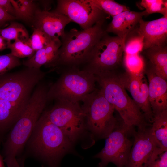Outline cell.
Returning <instances> with one entry per match:
<instances>
[{"label": "cell", "mask_w": 167, "mask_h": 167, "mask_svg": "<svg viewBox=\"0 0 167 167\" xmlns=\"http://www.w3.org/2000/svg\"><path fill=\"white\" fill-rule=\"evenodd\" d=\"M45 75L40 69L26 67L0 76V134L6 133L19 118Z\"/></svg>", "instance_id": "cell-1"}, {"label": "cell", "mask_w": 167, "mask_h": 167, "mask_svg": "<svg viewBox=\"0 0 167 167\" xmlns=\"http://www.w3.org/2000/svg\"><path fill=\"white\" fill-rule=\"evenodd\" d=\"M48 89L42 84L34 88L27 106L3 144L2 156L7 167H22L16 159L30 135L48 101Z\"/></svg>", "instance_id": "cell-2"}, {"label": "cell", "mask_w": 167, "mask_h": 167, "mask_svg": "<svg viewBox=\"0 0 167 167\" xmlns=\"http://www.w3.org/2000/svg\"><path fill=\"white\" fill-rule=\"evenodd\" d=\"M106 19H103L91 28L79 31L73 28L65 32L61 39V45L58 51L56 66H76L85 64L95 46L107 33L104 27Z\"/></svg>", "instance_id": "cell-3"}, {"label": "cell", "mask_w": 167, "mask_h": 167, "mask_svg": "<svg viewBox=\"0 0 167 167\" xmlns=\"http://www.w3.org/2000/svg\"><path fill=\"white\" fill-rule=\"evenodd\" d=\"M31 145L36 155L50 167H57L72 142L44 113L33 129Z\"/></svg>", "instance_id": "cell-4"}, {"label": "cell", "mask_w": 167, "mask_h": 167, "mask_svg": "<svg viewBox=\"0 0 167 167\" xmlns=\"http://www.w3.org/2000/svg\"><path fill=\"white\" fill-rule=\"evenodd\" d=\"M101 92L119 114L125 126L131 127L143 125V115L139 107L127 94L119 75L115 71L95 75Z\"/></svg>", "instance_id": "cell-5"}, {"label": "cell", "mask_w": 167, "mask_h": 167, "mask_svg": "<svg viewBox=\"0 0 167 167\" xmlns=\"http://www.w3.org/2000/svg\"><path fill=\"white\" fill-rule=\"evenodd\" d=\"M49 89L48 101L53 100L79 102L96 89L95 75L76 66L70 67Z\"/></svg>", "instance_id": "cell-6"}, {"label": "cell", "mask_w": 167, "mask_h": 167, "mask_svg": "<svg viewBox=\"0 0 167 167\" xmlns=\"http://www.w3.org/2000/svg\"><path fill=\"white\" fill-rule=\"evenodd\" d=\"M82 109L86 128L96 136L106 138L118 126L113 113L115 109L105 98L100 90L95 89L85 96Z\"/></svg>", "instance_id": "cell-7"}, {"label": "cell", "mask_w": 167, "mask_h": 167, "mask_svg": "<svg viewBox=\"0 0 167 167\" xmlns=\"http://www.w3.org/2000/svg\"><path fill=\"white\" fill-rule=\"evenodd\" d=\"M125 39L107 34L93 49L84 69L94 75L114 71L121 65Z\"/></svg>", "instance_id": "cell-8"}, {"label": "cell", "mask_w": 167, "mask_h": 167, "mask_svg": "<svg viewBox=\"0 0 167 167\" xmlns=\"http://www.w3.org/2000/svg\"><path fill=\"white\" fill-rule=\"evenodd\" d=\"M44 113L73 143L86 128L84 114L79 102L57 101L51 109Z\"/></svg>", "instance_id": "cell-9"}, {"label": "cell", "mask_w": 167, "mask_h": 167, "mask_svg": "<svg viewBox=\"0 0 167 167\" xmlns=\"http://www.w3.org/2000/svg\"><path fill=\"white\" fill-rule=\"evenodd\" d=\"M131 127L124 125L118 126L106 138L105 146L94 157L100 159L98 167H106L110 162L117 167L126 166L128 160L132 143L127 137Z\"/></svg>", "instance_id": "cell-10"}, {"label": "cell", "mask_w": 167, "mask_h": 167, "mask_svg": "<svg viewBox=\"0 0 167 167\" xmlns=\"http://www.w3.org/2000/svg\"><path fill=\"white\" fill-rule=\"evenodd\" d=\"M64 15L78 24L82 30L106 19V15L90 0H58L56 8L51 11Z\"/></svg>", "instance_id": "cell-11"}, {"label": "cell", "mask_w": 167, "mask_h": 167, "mask_svg": "<svg viewBox=\"0 0 167 167\" xmlns=\"http://www.w3.org/2000/svg\"><path fill=\"white\" fill-rule=\"evenodd\" d=\"M119 76L125 88L130 92L144 116L152 122L153 115L149 101L148 84L144 73L134 75L126 71Z\"/></svg>", "instance_id": "cell-12"}, {"label": "cell", "mask_w": 167, "mask_h": 167, "mask_svg": "<svg viewBox=\"0 0 167 167\" xmlns=\"http://www.w3.org/2000/svg\"><path fill=\"white\" fill-rule=\"evenodd\" d=\"M138 128L130 152L127 167H147L149 158L157 146L151 135L150 129H146L143 125Z\"/></svg>", "instance_id": "cell-13"}, {"label": "cell", "mask_w": 167, "mask_h": 167, "mask_svg": "<svg viewBox=\"0 0 167 167\" xmlns=\"http://www.w3.org/2000/svg\"><path fill=\"white\" fill-rule=\"evenodd\" d=\"M71 22L64 15L40 9L36 13L32 25L54 40L64 36L65 28Z\"/></svg>", "instance_id": "cell-14"}, {"label": "cell", "mask_w": 167, "mask_h": 167, "mask_svg": "<svg viewBox=\"0 0 167 167\" xmlns=\"http://www.w3.org/2000/svg\"><path fill=\"white\" fill-rule=\"evenodd\" d=\"M138 28L144 36L143 50L154 46L166 45L167 38V17L151 21L141 19Z\"/></svg>", "instance_id": "cell-15"}, {"label": "cell", "mask_w": 167, "mask_h": 167, "mask_svg": "<svg viewBox=\"0 0 167 167\" xmlns=\"http://www.w3.org/2000/svg\"><path fill=\"white\" fill-rule=\"evenodd\" d=\"M149 84V100L153 115L167 110V80L149 68L145 69Z\"/></svg>", "instance_id": "cell-16"}, {"label": "cell", "mask_w": 167, "mask_h": 167, "mask_svg": "<svg viewBox=\"0 0 167 167\" xmlns=\"http://www.w3.org/2000/svg\"><path fill=\"white\" fill-rule=\"evenodd\" d=\"M147 15L145 10L136 12L130 10L122 12L113 17L106 28V32L112 33L125 39L127 35L134 30L143 17Z\"/></svg>", "instance_id": "cell-17"}, {"label": "cell", "mask_w": 167, "mask_h": 167, "mask_svg": "<svg viewBox=\"0 0 167 167\" xmlns=\"http://www.w3.org/2000/svg\"><path fill=\"white\" fill-rule=\"evenodd\" d=\"M61 44L59 39L52 40L46 46L36 51L31 58L23 61V64L26 67L38 69L43 65L49 67H56Z\"/></svg>", "instance_id": "cell-18"}, {"label": "cell", "mask_w": 167, "mask_h": 167, "mask_svg": "<svg viewBox=\"0 0 167 167\" xmlns=\"http://www.w3.org/2000/svg\"><path fill=\"white\" fill-rule=\"evenodd\" d=\"M142 51L149 60L148 68L157 76L167 80V46H152Z\"/></svg>", "instance_id": "cell-19"}, {"label": "cell", "mask_w": 167, "mask_h": 167, "mask_svg": "<svg viewBox=\"0 0 167 167\" xmlns=\"http://www.w3.org/2000/svg\"><path fill=\"white\" fill-rule=\"evenodd\" d=\"M151 135L158 147L167 150V110L153 115Z\"/></svg>", "instance_id": "cell-20"}, {"label": "cell", "mask_w": 167, "mask_h": 167, "mask_svg": "<svg viewBox=\"0 0 167 167\" xmlns=\"http://www.w3.org/2000/svg\"><path fill=\"white\" fill-rule=\"evenodd\" d=\"M15 13V18L32 24L36 12L41 9L33 0H10Z\"/></svg>", "instance_id": "cell-21"}, {"label": "cell", "mask_w": 167, "mask_h": 167, "mask_svg": "<svg viewBox=\"0 0 167 167\" xmlns=\"http://www.w3.org/2000/svg\"><path fill=\"white\" fill-rule=\"evenodd\" d=\"M0 36L7 41L20 40L25 42L29 36L25 28L21 24L12 21L8 26L0 30Z\"/></svg>", "instance_id": "cell-22"}, {"label": "cell", "mask_w": 167, "mask_h": 167, "mask_svg": "<svg viewBox=\"0 0 167 167\" xmlns=\"http://www.w3.org/2000/svg\"><path fill=\"white\" fill-rule=\"evenodd\" d=\"M144 36L135 28L126 36L124 42V53L127 54H139L143 50Z\"/></svg>", "instance_id": "cell-23"}, {"label": "cell", "mask_w": 167, "mask_h": 167, "mask_svg": "<svg viewBox=\"0 0 167 167\" xmlns=\"http://www.w3.org/2000/svg\"><path fill=\"white\" fill-rule=\"evenodd\" d=\"M123 63L126 71L130 74L138 75L144 72L145 62L139 54H130L124 53Z\"/></svg>", "instance_id": "cell-24"}, {"label": "cell", "mask_w": 167, "mask_h": 167, "mask_svg": "<svg viewBox=\"0 0 167 167\" xmlns=\"http://www.w3.org/2000/svg\"><path fill=\"white\" fill-rule=\"evenodd\" d=\"M107 15L112 17L129 10L126 6L112 0H90Z\"/></svg>", "instance_id": "cell-25"}, {"label": "cell", "mask_w": 167, "mask_h": 167, "mask_svg": "<svg viewBox=\"0 0 167 167\" xmlns=\"http://www.w3.org/2000/svg\"><path fill=\"white\" fill-rule=\"evenodd\" d=\"M7 48L9 49L11 53L14 56L19 58L28 57L31 58L36 51L25 42L20 40H16L12 43L8 42Z\"/></svg>", "instance_id": "cell-26"}, {"label": "cell", "mask_w": 167, "mask_h": 167, "mask_svg": "<svg viewBox=\"0 0 167 167\" xmlns=\"http://www.w3.org/2000/svg\"><path fill=\"white\" fill-rule=\"evenodd\" d=\"M33 28V32L27 43L36 51L46 46L52 40L41 30L34 28Z\"/></svg>", "instance_id": "cell-27"}, {"label": "cell", "mask_w": 167, "mask_h": 167, "mask_svg": "<svg viewBox=\"0 0 167 167\" xmlns=\"http://www.w3.org/2000/svg\"><path fill=\"white\" fill-rule=\"evenodd\" d=\"M140 4L145 9L147 15L159 13L167 17V0H142Z\"/></svg>", "instance_id": "cell-28"}, {"label": "cell", "mask_w": 167, "mask_h": 167, "mask_svg": "<svg viewBox=\"0 0 167 167\" xmlns=\"http://www.w3.org/2000/svg\"><path fill=\"white\" fill-rule=\"evenodd\" d=\"M147 167H167V150L156 146L149 158Z\"/></svg>", "instance_id": "cell-29"}, {"label": "cell", "mask_w": 167, "mask_h": 167, "mask_svg": "<svg viewBox=\"0 0 167 167\" xmlns=\"http://www.w3.org/2000/svg\"><path fill=\"white\" fill-rule=\"evenodd\" d=\"M21 64L19 58L14 56L11 53L0 55V76Z\"/></svg>", "instance_id": "cell-30"}, {"label": "cell", "mask_w": 167, "mask_h": 167, "mask_svg": "<svg viewBox=\"0 0 167 167\" xmlns=\"http://www.w3.org/2000/svg\"><path fill=\"white\" fill-rule=\"evenodd\" d=\"M0 7L9 14L15 17V11L10 0H0Z\"/></svg>", "instance_id": "cell-31"}, {"label": "cell", "mask_w": 167, "mask_h": 167, "mask_svg": "<svg viewBox=\"0 0 167 167\" xmlns=\"http://www.w3.org/2000/svg\"><path fill=\"white\" fill-rule=\"evenodd\" d=\"M15 19V17L9 14L0 7V27L8 22L13 21Z\"/></svg>", "instance_id": "cell-32"}, {"label": "cell", "mask_w": 167, "mask_h": 167, "mask_svg": "<svg viewBox=\"0 0 167 167\" xmlns=\"http://www.w3.org/2000/svg\"><path fill=\"white\" fill-rule=\"evenodd\" d=\"M8 41L0 36V51L7 48Z\"/></svg>", "instance_id": "cell-33"}, {"label": "cell", "mask_w": 167, "mask_h": 167, "mask_svg": "<svg viewBox=\"0 0 167 167\" xmlns=\"http://www.w3.org/2000/svg\"><path fill=\"white\" fill-rule=\"evenodd\" d=\"M40 3L43 6L45 9L43 11H48L51 4V1L49 0H40L39 1Z\"/></svg>", "instance_id": "cell-34"}, {"label": "cell", "mask_w": 167, "mask_h": 167, "mask_svg": "<svg viewBox=\"0 0 167 167\" xmlns=\"http://www.w3.org/2000/svg\"><path fill=\"white\" fill-rule=\"evenodd\" d=\"M3 157L1 153H0V167H5Z\"/></svg>", "instance_id": "cell-35"}, {"label": "cell", "mask_w": 167, "mask_h": 167, "mask_svg": "<svg viewBox=\"0 0 167 167\" xmlns=\"http://www.w3.org/2000/svg\"><path fill=\"white\" fill-rule=\"evenodd\" d=\"M1 29V27H0V30Z\"/></svg>", "instance_id": "cell-36"}]
</instances>
